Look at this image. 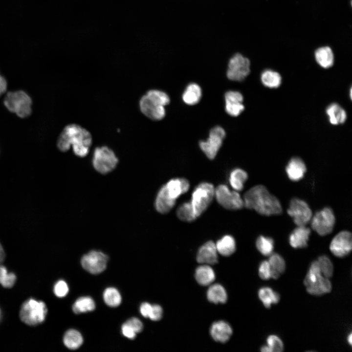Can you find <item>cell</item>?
I'll list each match as a JSON object with an SVG mask.
<instances>
[{
	"label": "cell",
	"mask_w": 352,
	"mask_h": 352,
	"mask_svg": "<svg viewBox=\"0 0 352 352\" xmlns=\"http://www.w3.org/2000/svg\"><path fill=\"white\" fill-rule=\"evenodd\" d=\"M92 142L90 132L76 124L66 125L59 136L57 146L63 152L72 147L74 154L79 157L86 156L88 153Z\"/></svg>",
	"instance_id": "1"
},
{
	"label": "cell",
	"mask_w": 352,
	"mask_h": 352,
	"mask_svg": "<svg viewBox=\"0 0 352 352\" xmlns=\"http://www.w3.org/2000/svg\"><path fill=\"white\" fill-rule=\"evenodd\" d=\"M244 206L254 209L259 214L269 216L282 212V207L279 199L269 193L263 185H256L244 194Z\"/></svg>",
	"instance_id": "2"
},
{
	"label": "cell",
	"mask_w": 352,
	"mask_h": 352,
	"mask_svg": "<svg viewBox=\"0 0 352 352\" xmlns=\"http://www.w3.org/2000/svg\"><path fill=\"white\" fill-rule=\"evenodd\" d=\"M170 102L168 95L164 92L152 89L140 98L139 107L141 112L153 120H160L165 115L164 107Z\"/></svg>",
	"instance_id": "3"
},
{
	"label": "cell",
	"mask_w": 352,
	"mask_h": 352,
	"mask_svg": "<svg viewBox=\"0 0 352 352\" xmlns=\"http://www.w3.org/2000/svg\"><path fill=\"white\" fill-rule=\"evenodd\" d=\"M3 103L9 111L16 113L19 117L26 118L31 113L32 100L23 90L8 92Z\"/></svg>",
	"instance_id": "4"
},
{
	"label": "cell",
	"mask_w": 352,
	"mask_h": 352,
	"mask_svg": "<svg viewBox=\"0 0 352 352\" xmlns=\"http://www.w3.org/2000/svg\"><path fill=\"white\" fill-rule=\"evenodd\" d=\"M47 312V308L43 302L30 299L21 307L20 317L24 323L36 326L44 321Z\"/></svg>",
	"instance_id": "5"
},
{
	"label": "cell",
	"mask_w": 352,
	"mask_h": 352,
	"mask_svg": "<svg viewBox=\"0 0 352 352\" xmlns=\"http://www.w3.org/2000/svg\"><path fill=\"white\" fill-rule=\"evenodd\" d=\"M215 189L213 185L208 182L201 183L195 188L190 203L197 218L211 204L215 197Z\"/></svg>",
	"instance_id": "6"
},
{
	"label": "cell",
	"mask_w": 352,
	"mask_h": 352,
	"mask_svg": "<svg viewBox=\"0 0 352 352\" xmlns=\"http://www.w3.org/2000/svg\"><path fill=\"white\" fill-rule=\"evenodd\" d=\"M118 159L114 151L107 146L96 147L93 154L92 163L99 173L106 174L117 166Z\"/></svg>",
	"instance_id": "7"
},
{
	"label": "cell",
	"mask_w": 352,
	"mask_h": 352,
	"mask_svg": "<svg viewBox=\"0 0 352 352\" xmlns=\"http://www.w3.org/2000/svg\"><path fill=\"white\" fill-rule=\"evenodd\" d=\"M310 222L311 228L319 235L323 236L332 231L335 217L331 208L326 207L312 215Z\"/></svg>",
	"instance_id": "8"
},
{
	"label": "cell",
	"mask_w": 352,
	"mask_h": 352,
	"mask_svg": "<svg viewBox=\"0 0 352 352\" xmlns=\"http://www.w3.org/2000/svg\"><path fill=\"white\" fill-rule=\"evenodd\" d=\"M215 197L222 207L230 210H238L244 207V202L237 191H231L228 187L221 184L215 189Z\"/></svg>",
	"instance_id": "9"
},
{
	"label": "cell",
	"mask_w": 352,
	"mask_h": 352,
	"mask_svg": "<svg viewBox=\"0 0 352 352\" xmlns=\"http://www.w3.org/2000/svg\"><path fill=\"white\" fill-rule=\"evenodd\" d=\"M287 213L297 226H306L310 222L313 215L308 203L297 198L290 201Z\"/></svg>",
	"instance_id": "10"
},
{
	"label": "cell",
	"mask_w": 352,
	"mask_h": 352,
	"mask_svg": "<svg viewBox=\"0 0 352 352\" xmlns=\"http://www.w3.org/2000/svg\"><path fill=\"white\" fill-rule=\"evenodd\" d=\"M249 59L240 53L234 55L229 60L227 76L229 79L242 81L250 73Z\"/></svg>",
	"instance_id": "11"
},
{
	"label": "cell",
	"mask_w": 352,
	"mask_h": 352,
	"mask_svg": "<svg viewBox=\"0 0 352 352\" xmlns=\"http://www.w3.org/2000/svg\"><path fill=\"white\" fill-rule=\"evenodd\" d=\"M225 136L224 129L216 126L211 130L207 140L200 142V148L208 158L213 159L215 157Z\"/></svg>",
	"instance_id": "12"
},
{
	"label": "cell",
	"mask_w": 352,
	"mask_h": 352,
	"mask_svg": "<svg viewBox=\"0 0 352 352\" xmlns=\"http://www.w3.org/2000/svg\"><path fill=\"white\" fill-rule=\"evenodd\" d=\"M108 260V256L102 252L92 250L83 256L81 263L86 270L91 274H97L106 269Z\"/></svg>",
	"instance_id": "13"
},
{
	"label": "cell",
	"mask_w": 352,
	"mask_h": 352,
	"mask_svg": "<svg viewBox=\"0 0 352 352\" xmlns=\"http://www.w3.org/2000/svg\"><path fill=\"white\" fill-rule=\"evenodd\" d=\"M352 249V236L350 232L342 231L331 240L330 249L336 257L342 258L348 255Z\"/></svg>",
	"instance_id": "14"
},
{
	"label": "cell",
	"mask_w": 352,
	"mask_h": 352,
	"mask_svg": "<svg viewBox=\"0 0 352 352\" xmlns=\"http://www.w3.org/2000/svg\"><path fill=\"white\" fill-rule=\"evenodd\" d=\"M224 98L225 110L230 115L237 116L244 110L243 96L240 92L237 91H227L225 94Z\"/></svg>",
	"instance_id": "15"
},
{
	"label": "cell",
	"mask_w": 352,
	"mask_h": 352,
	"mask_svg": "<svg viewBox=\"0 0 352 352\" xmlns=\"http://www.w3.org/2000/svg\"><path fill=\"white\" fill-rule=\"evenodd\" d=\"M198 263L205 264H214L218 262V251L215 243L208 241L199 249L197 256Z\"/></svg>",
	"instance_id": "16"
},
{
	"label": "cell",
	"mask_w": 352,
	"mask_h": 352,
	"mask_svg": "<svg viewBox=\"0 0 352 352\" xmlns=\"http://www.w3.org/2000/svg\"><path fill=\"white\" fill-rule=\"evenodd\" d=\"M310 233V229L306 226H297L289 235L290 245L294 248L306 247Z\"/></svg>",
	"instance_id": "17"
},
{
	"label": "cell",
	"mask_w": 352,
	"mask_h": 352,
	"mask_svg": "<svg viewBox=\"0 0 352 352\" xmlns=\"http://www.w3.org/2000/svg\"><path fill=\"white\" fill-rule=\"evenodd\" d=\"M307 167L303 160L298 157H292L288 161L286 167V171L288 178L293 181L301 179L306 172Z\"/></svg>",
	"instance_id": "18"
},
{
	"label": "cell",
	"mask_w": 352,
	"mask_h": 352,
	"mask_svg": "<svg viewBox=\"0 0 352 352\" xmlns=\"http://www.w3.org/2000/svg\"><path fill=\"white\" fill-rule=\"evenodd\" d=\"M210 334L216 341L225 343L230 338L232 330L227 322L219 321L212 324L210 329Z\"/></svg>",
	"instance_id": "19"
},
{
	"label": "cell",
	"mask_w": 352,
	"mask_h": 352,
	"mask_svg": "<svg viewBox=\"0 0 352 352\" xmlns=\"http://www.w3.org/2000/svg\"><path fill=\"white\" fill-rule=\"evenodd\" d=\"M165 186L169 196L175 200L187 192L190 187L188 181L183 178L171 179Z\"/></svg>",
	"instance_id": "20"
},
{
	"label": "cell",
	"mask_w": 352,
	"mask_h": 352,
	"mask_svg": "<svg viewBox=\"0 0 352 352\" xmlns=\"http://www.w3.org/2000/svg\"><path fill=\"white\" fill-rule=\"evenodd\" d=\"M176 200L168 195L165 185L158 191L155 200V207L161 214L168 213L175 206Z\"/></svg>",
	"instance_id": "21"
},
{
	"label": "cell",
	"mask_w": 352,
	"mask_h": 352,
	"mask_svg": "<svg viewBox=\"0 0 352 352\" xmlns=\"http://www.w3.org/2000/svg\"><path fill=\"white\" fill-rule=\"evenodd\" d=\"M306 287L308 293L318 296L330 292L331 290V284L328 278L321 275Z\"/></svg>",
	"instance_id": "22"
},
{
	"label": "cell",
	"mask_w": 352,
	"mask_h": 352,
	"mask_svg": "<svg viewBox=\"0 0 352 352\" xmlns=\"http://www.w3.org/2000/svg\"><path fill=\"white\" fill-rule=\"evenodd\" d=\"M316 62L321 67L328 68L334 63V54L329 46H322L317 48L314 53Z\"/></svg>",
	"instance_id": "23"
},
{
	"label": "cell",
	"mask_w": 352,
	"mask_h": 352,
	"mask_svg": "<svg viewBox=\"0 0 352 352\" xmlns=\"http://www.w3.org/2000/svg\"><path fill=\"white\" fill-rule=\"evenodd\" d=\"M195 278L199 285L206 286L210 285L215 280V274L211 266L204 264L196 269Z\"/></svg>",
	"instance_id": "24"
},
{
	"label": "cell",
	"mask_w": 352,
	"mask_h": 352,
	"mask_svg": "<svg viewBox=\"0 0 352 352\" xmlns=\"http://www.w3.org/2000/svg\"><path fill=\"white\" fill-rule=\"evenodd\" d=\"M326 113L329 117L330 122L332 125L344 123L347 119V114L339 105L332 103L326 109Z\"/></svg>",
	"instance_id": "25"
},
{
	"label": "cell",
	"mask_w": 352,
	"mask_h": 352,
	"mask_svg": "<svg viewBox=\"0 0 352 352\" xmlns=\"http://www.w3.org/2000/svg\"><path fill=\"white\" fill-rule=\"evenodd\" d=\"M215 244L218 253L224 256H230L236 250L235 241L230 235L223 236Z\"/></svg>",
	"instance_id": "26"
},
{
	"label": "cell",
	"mask_w": 352,
	"mask_h": 352,
	"mask_svg": "<svg viewBox=\"0 0 352 352\" xmlns=\"http://www.w3.org/2000/svg\"><path fill=\"white\" fill-rule=\"evenodd\" d=\"M208 300L214 304L224 303L227 299V293L220 285L216 284L211 285L207 292Z\"/></svg>",
	"instance_id": "27"
},
{
	"label": "cell",
	"mask_w": 352,
	"mask_h": 352,
	"mask_svg": "<svg viewBox=\"0 0 352 352\" xmlns=\"http://www.w3.org/2000/svg\"><path fill=\"white\" fill-rule=\"evenodd\" d=\"M269 256L268 262L271 268V278L277 279L285 270V261L278 253H272Z\"/></svg>",
	"instance_id": "28"
},
{
	"label": "cell",
	"mask_w": 352,
	"mask_h": 352,
	"mask_svg": "<svg viewBox=\"0 0 352 352\" xmlns=\"http://www.w3.org/2000/svg\"><path fill=\"white\" fill-rule=\"evenodd\" d=\"M201 96V89L200 87L195 83L189 85L185 89L183 95V101L187 105H194L200 100Z\"/></svg>",
	"instance_id": "29"
},
{
	"label": "cell",
	"mask_w": 352,
	"mask_h": 352,
	"mask_svg": "<svg viewBox=\"0 0 352 352\" xmlns=\"http://www.w3.org/2000/svg\"><path fill=\"white\" fill-rule=\"evenodd\" d=\"M262 84L266 87L273 88L279 87L282 83V77L277 71L271 69L263 71L261 75Z\"/></svg>",
	"instance_id": "30"
},
{
	"label": "cell",
	"mask_w": 352,
	"mask_h": 352,
	"mask_svg": "<svg viewBox=\"0 0 352 352\" xmlns=\"http://www.w3.org/2000/svg\"><path fill=\"white\" fill-rule=\"evenodd\" d=\"M258 296L266 308H270L273 304H277L280 300L279 294L274 291L270 287L264 286L261 288L258 291Z\"/></svg>",
	"instance_id": "31"
},
{
	"label": "cell",
	"mask_w": 352,
	"mask_h": 352,
	"mask_svg": "<svg viewBox=\"0 0 352 352\" xmlns=\"http://www.w3.org/2000/svg\"><path fill=\"white\" fill-rule=\"evenodd\" d=\"M247 177L248 175L245 171L240 168H236L231 172L229 180L232 188L239 192L243 189Z\"/></svg>",
	"instance_id": "32"
},
{
	"label": "cell",
	"mask_w": 352,
	"mask_h": 352,
	"mask_svg": "<svg viewBox=\"0 0 352 352\" xmlns=\"http://www.w3.org/2000/svg\"><path fill=\"white\" fill-rule=\"evenodd\" d=\"M65 345L68 349L75 350L83 344V338L81 334L77 330L71 329L67 330L63 338Z\"/></svg>",
	"instance_id": "33"
},
{
	"label": "cell",
	"mask_w": 352,
	"mask_h": 352,
	"mask_svg": "<svg viewBox=\"0 0 352 352\" xmlns=\"http://www.w3.org/2000/svg\"><path fill=\"white\" fill-rule=\"evenodd\" d=\"M95 308L94 301L90 297H81L78 298L72 306V310L76 314L91 311Z\"/></svg>",
	"instance_id": "34"
},
{
	"label": "cell",
	"mask_w": 352,
	"mask_h": 352,
	"mask_svg": "<svg viewBox=\"0 0 352 352\" xmlns=\"http://www.w3.org/2000/svg\"><path fill=\"white\" fill-rule=\"evenodd\" d=\"M256 246L262 255L269 256L273 252L274 242L270 237L260 236L256 240Z\"/></svg>",
	"instance_id": "35"
},
{
	"label": "cell",
	"mask_w": 352,
	"mask_h": 352,
	"mask_svg": "<svg viewBox=\"0 0 352 352\" xmlns=\"http://www.w3.org/2000/svg\"><path fill=\"white\" fill-rule=\"evenodd\" d=\"M176 215L180 220L187 222L193 221L197 218L190 202L180 205L177 209Z\"/></svg>",
	"instance_id": "36"
},
{
	"label": "cell",
	"mask_w": 352,
	"mask_h": 352,
	"mask_svg": "<svg viewBox=\"0 0 352 352\" xmlns=\"http://www.w3.org/2000/svg\"><path fill=\"white\" fill-rule=\"evenodd\" d=\"M105 303L111 307H116L121 303V296L117 289L114 287H108L103 293Z\"/></svg>",
	"instance_id": "37"
},
{
	"label": "cell",
	"mask_w": 352,
	"mask_h": 352,
	"mask_svg": "<svg viewBox=\"0 0 352 352\" xmlns=\"http://www.w3.org/2000/svg\"><path fill=\"white\" fill-rule=\"evenodd\" d=\"M317 261L322 275L328 278L331 277L333 274V266L330 258L326 255H322Z\"/></svg>",
	"instance_id": "38"
},
{
	"label": "cell",
	"mask_w": 352,
	"mask_h": 352,
	"mask_svg": "<svg viewBox=\"0 0 352 352\" xmlns=\"http://www.w3.org/2000/svg\"><path fill=\"white\" fill-rule=\"evenodd\" d=\"M16 276L13 273L8 272L6 267L0 264V284L5 288H11L15 284Z\"/></svg>",
	"instance_id": "39"
},
{
	"label": "cell",
	"mask_w": 352,
	"mask_h": 352,
	"mask_svg": "<svg viewBox=\"0 0 352 352\" xmlns=\"http://www.w3.org/2000/svg\"><path fill=\"white\" fill-rule=\"evenodd\" d=\"M266 342L272 352H281L284 350V344L282 341L276 335L268 336L266 339Z\"/></svg>",
	"instance_id": "40"
},
{
	"label": "cell",
	"mask_w": 352,
	"mask_h": 352,
	"mask_svg": "<svg viewBox=\"0 0 352 352\" xmlns=\"http://www.w3.org/2000/svg\"><path fill=\"white\" fill-rule=\"evenodd\" d=\"M259 275L263 280H268L271 278V268L268 261L262 262L259 267Z\"/></svg>",
	"instance_id": "41"
},
{
	"label": "cell",
	"mask_w": 352,
	"mask_h": 352,
	"mask_svg": "<svg viewBox=\"0 0 352 352\" xmlns=\"http://www.w3.org/2000/svg\"><path fill=\"white\" fill-rule=\"evenodd\" d=\"M68 290L67 284L63 280L58 281L54 287V293L58 297L66 296L68 292Z\"/></svg>",
	"instance_id": "42"
},
{
	"label": "cell",
	"mask_w": 352,
	"mask_h": 352,
	"mask_svg": "<svg viewBox=\"0 0 352 352\" xmlns=\"http://www.w3.org/2000/svg\"><path fill=\"white\" fill-rule=\"evenodd\" d=\"M126 323L136 333L140 332L143 329V325L140 320L135 317H132L127 320Z\"/></svg>",
	"instance_id": "43"
},
{
	"label": "cell",
	"mask_w": 352,
	"mask_h": 352,
	"mask_svg": "<svg viewBox=\"0 0 352 352\" xmlns=\"http://www.w3.org/2000/svg\"><path fill=\"white\" fill-rule=\"evenodd\" d=\"M162 308L158 305H152V311L149 318L153 321H158L162 316Z\"/></svg>",
	"instance_id": "44"
},
{
	"label": "cell",
	"mask_w": 352,
	"mask_h": 352,
	"mask_svg": "<svg viewBox=\"0 0 352 352\" xmlns=\"http://www.w3.org/2000/svg\"><path fill=\"white\" fill-rule=\"evenodd\" d=\"M122 332L124 336L130 339H133L136 337L135 331L126 323L122 326Z\"/></svg>",
	"instance_id": "45"
},
{
	"label": "cell",
	"mask_w": 352,
	"mask_h": 352,
	"mask_svg": "<svg viewBox=\"0 0 352 352\" xmlns=\"http://www.w3.org/2000/svg\"><path fill=\"white\" fill-rule=\"evenodd\" d=\"M152 305L148 303H142L140 308V311L143 316L149 318L152 311Z\"/></svg>",
	"instance_id": "46"
},
{
	"label": "cell",
	"mask_w": 352,
	"mask_h": 352,
	"mask_svg": "<svg viewBox=\"0 0 352 352\" xmlns=\"http://www.w3.org/2000/svg\"><path fill=\"white\" fill-rule=\"evenodd\" d=\"M7 82L0 73V96L2 95L7 89Z\"/></svg>",
	"instance_id": "47"
},
{
	"label": "cell",
	"mask_w": 352,
	"mask_h": 352,
	"mask_svg": "<svg viewBox=\"0 0 352 352\" xmlns=\"http://www.w3.org/2000/svg\"><path fill=\"white\" fill-rule=\"evenodd\" d=\"M5 257V252L2 245L0 243V264L4 261Z\"/></svg>",
	"instance_id": "48"
},
{
	"label": "cell",
	"mask_w": 352,
	"mask_h": 352,
	"mask_svg": "<svg viewBox=\"0 0 352 352\" xmlns=\"http://www.w3.org/2000/svg\"><path fill=\"white\" fill-rule=\"evenodd\" d=\"M261 351L262 352H272L271 349L268 346H263L261 348Z\"/></svg>",
	"instance_id": "49"
},
{
	"label": "cell",
	"mask_w": 352,
	"mask_h": 352,
	"mask_svg": "<svg viewBox=\"0 0 352 352\" xmlns=\"http://www.w3.org/2000/svg\"><path fill=\"white\" fill-rule=\"evenodd\" d=\"M347 340L350 345L352 344V334L350 333L348 336Z\"/></svg>",
	"instance_id": "50"
},
{
	"label": "cell",
	"mask_w": 352,
	"mask_h": 352,
	"mask_svg": "<svg viewBox=\"0 0 352 352\" xmlns=\"http://www.w3.org/2000/svg\"><path fill=\"white\" fill-rule=\"evenodd\" d=\"M0 314H1V313H0Z\"/></svg>",
	"instance_id": "51"
}]
</instances>
